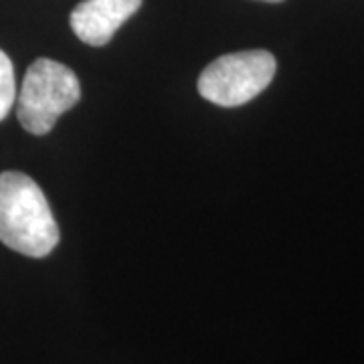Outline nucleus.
I'll list each match as a JSON object with an SVG mask.
<instances>
[{"label": "nucleus", "instance_id": "20e7f679", "mask_svg": "<svg viewBox=\"0 0 364 364\" xmlns=\"http://www.w3.org/2000/svg\"><path fill=\"white\" fill-rule=\"evenodd\" d=\"M140 6L142 0H83L73 9L69 23L79 41L104 47Z\"/></svg>", "mask_w": 364, "mask_h": 364}, {"label": "nucleus", "instance_id": "423d86ee", "mask_svg": "<svg viewBox=\"0 0 364 364\" xmlns=\"http://www.w3.org/2000/svg\"><path fill=\"white\" fill-rule=\"evenodd\" d=\"M261 2H284V0H261Z\"/></svg>", "mask_w": 364, "mask_h": 364}, {"label": "nucleus", "instance_id": "f03ea898", "mask_svg": "<svg viewBox=\"0 0 364 364\" xmlns=\"http://www.w3.org/2000/svg\"><path fill=\"white\" fill-rule=\"evenodd\" d=\"M79 97L81 85L69 67L53 59H37L26 69L16 95V117L28 134L45 136Z\"/></svg>", "mask_w": 364, "mask_h": 364}, {"label": "nucleus", "instance_id": "39448f33", "mask_svg": "<svg viewBox=\"0 0 364 364\" xmlns=\"http://www.w3.org/2000/svg\"><path fill=\"white\" fill-rule=\"evenodd\" d=\"M16 81H14V67L9 55L0 49V122L11 114L16 102Z\"/></svg>", "mask_w": 364, "mask_h": 364}, {"label": "nucleus", "instance_id": "7ed1b4c3", "mask_svg": "<svg viewBox=\"0 0 364 364\" xmlns=\"http://www.w3.org/2000/svg\"><path fill=\"white\" fill-rule=\"evenodd\" d=\"M275 69L277 63L269 51L229 53L203 69L198 93L210 104L237 107L257 97L273 81Z\"/></svg>", "mask_w": 364, "mask_h": 364}, {"label": "nucleus", "instance_id": "f257e3e1", "mask_svg": "<svg viewBox=\"0 0 364 364\" xmlns=\"http://www.w3.org/2000/svg\"><path fill=\"white\" fill-rule=\"evenodd\" d=\"M59 225L41 186L23 172L0 174V241L26 257H47L59 243Z\"/></svg>", "mask_w": 364, "mask_h": 364}]
</instances>
